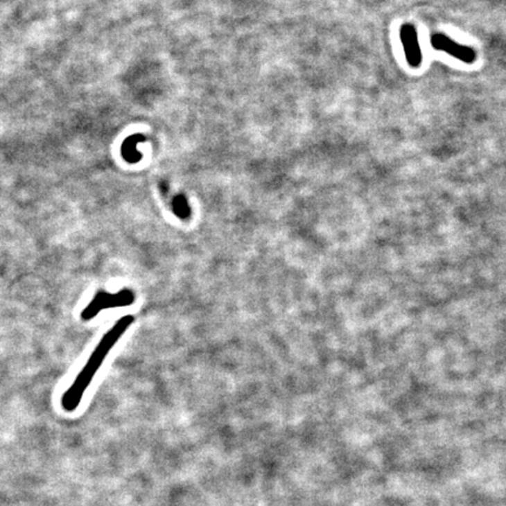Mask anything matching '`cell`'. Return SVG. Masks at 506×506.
Here are the masks:
<instances>
[{"label": "cell", "mask_w": 506, "mask_h": 506, "mask_svg": "<svg viewBox=\"0 0 506 506\" xmlns=\"http://www.w3.org/2000/svg\"><path fill=\"white\" fill-rule=\"evenodd\" d=\"M134 320H135V317L132 315H125V317H120L114 324L113 327L101 338V340L98 341L94 351H91V356L88 358L87 363H85V366L82 367V369L80 370L76 380L61 397V405L64 410L72 412L78 409L83 395L87 392L91 381L98 374V370L103 366L110 351L115 347V344L119 342L122 336L125 335V333L128 331L129 327L134 324Z\"/></svg>", "instance_id": "obj_1"}, {"label": "cell", "mask_w": 506, "mask_h": 506, "mask_svg": "<svg viewBox=\"0 0 506 506\" xmlns=\"http://www.w3.org/2000/svg\"><path fill=\"white\" fill-rule=\"evenodd\" d=\"M135 299H137L135 293L130 288H122L116 293H110L101 290L95 293L87 306L83 308L80 317L82 322H91V319L98 317L103 311L130 306L135 302Z\"/></svg>", "instance_id": "obj_2"}, {"label": "cell", "mask_w": 506, "mask_h": 506, "mask_svg": "<svg viewBox=\"0 0 506 506\" xmlns=\"http://www.w3.org/2000/svg\"><path fill=\"white\" fill-rule=\"evenodd\" d=\"M431 45L435 49L446 52L458 60L463 61L465 64H472L473 61L476 60V52L471 47L460 45L457 42L451 40L449 37L441 35V33L431 37Z\"/></svg>", "instance_id": "obj_3"}, {"label": "cell", "mask_w": 506, "mask_h": 506, "mask_svg": "<svg viewBox=\"0 0 506 506\" xmlns=\"http://www.w3.org/2000/svg\"><path fill=\"white\" fill-rule=\"evenodd\" d=\"M400 37L408 64L412 67H419L422 62V52L419 49V38H417L415 27L410 24H405L401 27Z\"/></svg>", "instance_id": "obj_4"}, {"label": "cell", "mask_w": 506, "mask_h": 506, "mask_svg": "<svg viewBox=\"0 0 506 506\" xmlns=\"http://www.w3.org/2000/svg\"><path fill=\"white\" fill-rule=\"evenodd\" d=\"M140 142H144V137L142 135H134L125 140V144L122 147V155L127 162L137 163L140 161V159H142V154L137 152L135 149V146Z\"/></svg>", "instance_id": "obj_5"}, {"label": "cell", "mask_w": 506, "mask_h": 506, "mask_svg": "<svg viewBox=\"0 0 506 506\" xmlns=\"http://www.w3.org/2000/svg\"><path fill=\"white\" fill-rule=\"evenodd\" d=\"M173 210L175 215L181 219H188L190 217V207L188 200L183 195H177L173 200Z\"/></svg>", "instance_id": "obj_6"}]
</instances>
